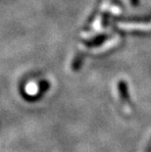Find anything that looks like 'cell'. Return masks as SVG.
I'll return each mask as SVG.
<instances>
[{"mask_svg": "<svg viewBox=\"0 0 151 152\" xmlns=\"http://www.w3.org/2000/svg\"><path fill=\"white\" fill-rule=\"evenodd\" d=\"M137 3H139V0H131V4H133V5L136 6Z\"/></svg>", "mask_w": 151, "mask_h": 152, "instance_id": "obj_3", "label": "cell"}, {"mask_svg": "<svg viewBox=\"0 0 151 152\" xmlns=\"http://www.w3.org/2000/svg\"><path fill=\"white\" fill-rule=\"evenodd\" d=\"M119 27L124 30H139V31H150L151 24L149 25H133V24H120Z\"/></svg>", "mask_w": 151, "mask_h": 152, "instance_id": "obj_1", "label": "cell"}, {"mask_svg": "<svg viewBox=\"0 0 151 152\" xmlns=\"http://www.w3.org/2000/svg\"><path fill=\"white\" fill-rule=\"evenodd\" d=\"M118 87H119V91H120V95L123 97V99L127 100L128 98H130L128 92V86L126 85V83L123 82V80H122V82H119Z\"/></svg>", "mask_w": 151, "mask_h": 152, "instance_id": "obj_2", "label": "cell"}]
</instances>
